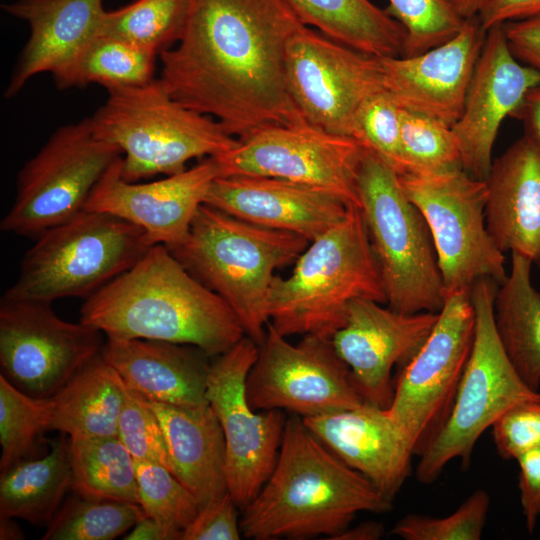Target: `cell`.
<instances>
[{"instance_id":"4dcf8cb0","label":"cell","mask_w":540,"mask_h":540,"mask_svg":"<svg viewBox=\"0 0 540 540\" xmlns=\"http://www.w3.org/2000/svg\"><path fill=\"white\" fill-rule=\"evenodd\" d=\"M61 436L48 454L23 460L0 477V515L48 524L72 490L69 440Z\"/></svg>"},{"instance_id":"f5cc1de1","label":"cell","mask_w":540,"mask_h":540,"mask_svg":"<svg viewBox=\"0 0 540 540\" xmlns=\"http://www.w3.org/2000/svg\"><path fill=\"white\" fill-rule=\"evenodd\" d=\"M461 15L467 19L477 15L482 0H456Z\"/></svg>"},{"instance_id":"ffe728a7","label":"cell","mask_w":540,"mask_h":540,"mask_svg":"<svg viewBox=\"0 0 540 540\" xmlns=\"http://www.w3.org/2000/svg\"><path fill=\"white\" fill-rule=\"evenodd\" d=\"M540 84V71L522 65L511 53L501 25L486 32L466 94L463 111L452 126L462 168L486 180L501 123L513 116L527 92Z\"/></svg>"},{"instance_id":"9c48e42d","label":"cell","mask_w":540,"mask_h":540,"mask_svg":"<svg viewBox=\"0 0 540 540\" xmlns=\"http://www.w3.org/2000/svg\"><path fill=\"white\" fill-rule=\"evenodd\" d=\"M498 286L491 279H480L470 289L475 310L472 348L450 413L419 456L416 478L421 483L434 482L454 459L468 466L487 428L511 407L540 398V392L521 379L499 340L493 317Z\"/></svg>"},{"instance_id":"484cf974","label":"cell","mask_w":540,"mask_h":540,"mask_svg":"<svg viewBox=\"0 0 540 540\" xmlns=\"http://www.w3.org/2000/svg\"><path fill=\"white\" fill-rule=\"evenodd\" d=\"M201 354L182 344L147 339L107 338L102 350L129 388L149 401L182 407L209 405L210 365Z\"/></svg>"},{"instance_id":"836d02e7","label":"cell","mask_w":540,"mask_h":540,"mask_svg":"<svg viewBox=\"0 0 540 540\" xmlns=\"http://www.w3.org/2000/svg\"><path fill=\"white\" fill-rule=\"evenodd\" d=\"M189 0H134L104 14L100 33L112 35L160 54L183 32Z\"/></svg>"},{"instance_id":"d4e9b609","label":"cell","mask_w":540,"mask_h":540,"mask_svg":"<svg viewBox=\"0 0 540 540\" xmlns=\"http://www.w3.org/2000/svg\"><path fill=\"white\" fill-rule=\"evenodd\" d=\"M9 15L25 21L30 36L5 89L18 94L34 76L53 74L100 33L103 0H17L3 4Z\"/></svg>"},{"instance_id":"ba28073f","label":"cell","mask_w":540,"mask_h":540,"mask_svg":"<svg viewBox=\"0 0 540 540\" xmlns=\"http://www.w3.org/2000/svg\"><path fill=\"white\" fill-rule=\"evenodd\" d=\"M357 189L388 307L402 313H438L446 292L433 241L398 173L363 148Z\"/></svg>"},{"instance_id":"44dd1931","label":"cell","mask_w":540,"mask_h":540,"mask_svg":"<svg viewBox=\"0 0 540 540\" xmlns=\"http://www.w3.org/2000/svg\"><path fill=\"white\" fill-rule=\"evenodd\" d=\"M486 32L477 16L467 18L449 41L412 57H377L383 90L397 105L453 126L466 94Z\"/></svg>"},{"instance_id":"ab89813d","label":"cell","mask_w":540,"mask_h":540,"mask_svg":"<svg viewBox=\"0 0 540 540\" xmlns=\"http://www.w3.org/2000/svg\"><path fill=\"white\" fill-rule=\"evenodd\" d=\"M489 508L490 496L478 489L450 515L408 514L397 521L391 534L405 540H480Z\"/></svg>"},{"instance_id":"f546056e","label":"cell","mask_w":540,"mask_h":540,"mask_svg":"<svg viewBox=\"0 0 540 540\" xmlns=\"http://www.w3.org/2000/svg\"><path fill=\"white\" fill-rule=\"evenodd\" d=\"M305 26L375 57H403L404 27L370 0H286Z\"/></svg>"},{"instance_id":"f35d334b","label":"cell","mask_w":540,"mask_h":540,"mask_svg":"<svg viewBox=\"0 0 540 540\" xmlns=\"http://www.w3.org/2000/svg\"><path fill=\"white\" fill-rule=\"evenodd\" d=\"M385 11L406 31L403 57L444 44L458 34L465 18L456 0H388Z\"/></svg>"},{"instance_id":"8d00e7d4","label":"cell","mask_w":540,"mask_h":540,"mask_svg":"<svg viewBox=\"0 0 540 540\" xmlns=\"http://www.w3.org/2000/svg\"><path fill=\"white\" fill-rule=\"evenodd\" d=\"M401 154L403 174H432L462 168L460 148L452 127L403 109Z\"/></svg>"},{"instance_id":"ee69618b","label":"cell","mask_w":540,"mask_h":540,"mask_svg":"<svg viewBox=\"0 0 540 540\" xmlns=\"http://www.w3.org/2000/svg\"><path fill=\"white\" fill-rule=\"evenodd\" d=\"M236 507L226 493L221 498L201 507L193 521L184 529L181 540H238L240 521Z\"/></svg>"},{"instance_id":"7a4b0ae2","label":"cell","mask_w":540,"mask_h":540,"mask_svg":"<svg viewBox=\"0 0 540 540\" xmlns=\"http://www.w3.org/2000/svg\"><path fill=\"white\" fill-rule=\"evenodd\" d=\"M80 322L106 338L193 345L206 356L225 353L246 335L230 306L161 244L87 297Z\"/></svg>"},{"instance_id":"f1b7e54d","label":"cell","mask_w":540,"mask_h":540,"mask_svg":"<svg viewBox=\"0 0 540 540\" xmlns=\"http://www.w3.org/2000/svg\"><path fill=\"white\" fill-rule=\"evenodd\" d=\"M511 268L498 286L493 317L513 367L532 390L540 387V293L531 281L532 263L511 253Z\"/></svg>"},{"instance_id":"bcb514c9","label":"cell","mask_w":540,"mask_h":540,"mask_svg":"<svg viewBox=\"0 0 540 540\" xmlns=\"http://www.w3.org/2000/svg\"><path fill=\"white\" fill-rule=\"evenodd\" d=\"M502 28L513 56L540 71V16L506 22Z\"/></svg>"},{"instance_id":"3957f363","label":"cell","mask_w":540,"mask_h":540,"mask_svg":"<svg viewBox=\"0 0 540 540\" xmlns=\"http://www.w3.org/2000/svg\"><path fill=\"white\" fill-rule=\"evenodd\" d=\"M392 502L333 454L298 415L287 418L275 467L243 509L249 539H332L359 512L387 513Z\"/></svg>"},{"instance_id":"d590c367","label":"cell","mask_w":540,"mask_h":540,"mask_svg":"<svg viewBox=\"0 0 540 540\" xmlns=\"http://www.w3.org/2000/svg\"><path fill=\"white\" fill-rule=\"evenodd\" d=\"M53 399L30 396L0 374V472L28 459L40 435L50 431Z\"/></svg>"},{"instance_id":"ac0fdd59","label":"cell","mask_w":540,"mask_h":540,"mask_svg":"<svg viewBox=\"0 0 540 540\" xmlns=\"http://www.w3.org/2000/svg\"><path fill=\"white\" fill-rule=\"evenodd\" d=\"M437 319L438 313H402L368 299L349 304L331 342L365 402L384 409L390 406L393 367L404 366L417 353Z\"/></svg>"},{"instance_id":"8992f818","label":"cell","mask_w":540,"mask_h":540,"mask_svg":"<svg viewBox=\"0 0 540 540\" xmlns=\"http://www.w3.org/2000/svg\"><path fill=\"white\" fill-rule=\"evenodd\" d=\"M107 92L89 118L94 134L121 151V175L129 182L177 174L188 161L218 156L238 143L215 119L174 100L159 78Z\"/></svg>"},{"instance_id":"9a60e30c","label":"cell","mask_w":540,"mask_h":540,"mask_svg":"<svg viewBox=\"0 0 540 540\" xmlns=\"http://www.w3.org/2000/svg\"><path fill=\"white\" fill-rule=\"evenodd\" d=\"M103 335L61 319L51 303L1 298V374L30 396L51 398L102 353Z\"/></svg>"},{"instance_id":"e0dca14e","label":"cell","mask_w":540,"mask_h":540,"mask_svg":"<svg viewBox=\"0 0 540 540\" xmlns=\"http://www.w3.org/2000/svg\"><path fill=\"white\" fill-rule=\"evenodd\" d=\"M288 93L305 122L351 137L355 114L383 90L378 58L305 26L290 40L285 58Z\"/></svg>"},{"instance_id":"74e56055","label":"cell","mask_w":540,"mask_h":540,"mask_svg":"<svg viewBox=\"0 0 540 540\" xmlns=\"http://www.w3.org/2000/svg\"><path fill=\"white\" fill-rule=\"evenodd\" d=\"M140 505L147 517L176 534L196 517L200 506L194 495L165 466L135 460Z\"/></svg>"},{"instance_id":"cb8c5ba5","label":"cell","mask_w":540,"mask_h":540,"mask_svg":"<svg viewBox=\"0 0 540 540\" xmlns=\"http://www.w3.org/2000/svg\"><path fill=\"white\" fill-rule=\"evenodd\" d=\"M486 183L493 241L540 267V140L525 133L493 160Z\"/></svg>"},{"instance_id":"5b68a950","label":"cell","mask_w":540,"mask_h":540,"mask_svg":"<svg viewBox=\"0 0 540 540\" xmlns=\"http://www.w3.org/2000/svg\"><path fill=\"white\" fill-rule=\"evenodd\" d=\"M308 244L295 233L252 224L204 203L185 240L169 250L230 306L246 336L259 345L269 322L274 272L295 262Z\"/></svg>"},{"instance_id":"7c38bea8","label":"cell","mask_w":540,"mask_h":540,"mask_svg":"<svg viewBox=\"0 0 540 540\" xmlns=\"http://www.w3.org/2000/svg\"><path fill=\"white\" fill-rule=\"evenodd\" d=\"M470 290L447 295L417 353L402 367L386 409L420 456L445 423L474 338Z\"/></svg>"},{"instance_id":"c3c4849f","label":"cell","mask_w":540,"mask_h":540,"mask_svg":"<svg viewBox=\"0 0 540 540\" xmlns=\"http://www.w3.org/2000/svg\"><path fill=\"white\" fill-rule=\"evenodd\" d=\"M513 116L523 121L525 133L540 140V84L527 92Z\"/></svg>"},{"instance_id":"816d5d0a","label":"cell","mask_w":540,"mask_h":540,"mask_svg":"<svg viewBox=\"0 0 540 540\" xmlns=\"http://www.w3.org/2000/svg\"><path fill=\"white\" fill-rule=\"evenodd\" d=\"M24 533L13 520V517L0 515V539L19 540L24 539Z\"/></svg>"},{"instance_id":"f6af8a7d","label":"cell","mask_w":540,"mask_h":540,"mask_svg":"<svg viewBox=\"0 0 540 540\" xmlns=\"http://www.w3.org/2000/svg\"><path fill=\"white\" fill-rule=\"evenodd\" d=\"M516 461L521 507L527 530L532 533L540 515V447L526 451Z\"/></svg>"},{"instance_id":"8fae6325","label":"cell","mask_w":540,"mask_h":540,"mask_svg":"<svg viewBox=\"0 0 540 540\" xmlns=\"http://www.w3.org/2000/svg\"><path fill=\"white\" fill-rule=\"evenodd\" d=\"M121 156L119 148L94 134L89 117L59 127L19 171L1 230L36 238L75 217Z\"/></svg>"},{"instance_id":"30bf717a","label":"cell","mask_w":540,"mask_h":540,"mask_svg":"<svg viewBox=\"0 0 540 540\" xmlns=\"http://www.w3.org/2000/svg\"><path fill=\"white\" fill-rule=\"evenodd\" d=\"M407 198L429 229L447 295L470 290L480 279L500 285L507 277L505 256L486 224V180L463 168L432 174L399 175Z\"/></svg>"},{"instance_id":"6da1fadb","label":"cell","mask_w":540,"mask_h":540,"mask_svg":"<svg viewBox=\"0 0 540 540\" xmlns=\"http://www.w3.org/2000/svg\"><path fill=\"white\" fill-rule=\"evenodd\" d=\"M304 27L286 0H189L180 39L159 56V80L237 139L305 122L285 79L288 44Z\"/></svg>"},{"instance_id":"7402d4cb","label":"cell","mask_w":540,"mask_h":540,"mask_svg":"<svg viewBox=\"0 0 540 540\" xmlns=\"http://www.w3.org/2000/svg\"><path fill=\"white\" fill-rule=\"evenodd\" d=\"M302 420L333 454L393 501L410 474L415 454L408 437L386 409L363 402Z\"/></svg>"},{"instance_id":"d6a6232c","label":"cell","mask_w":540,"mask_h":540,"mask_svg":"<svg viewBox=\"0 0 540 540\" xmlns=\"http://www.w3.org/2000/svg\"><path fill=\"white\" fill-rule=\"evenodd\" d=\"M69 461L74 493L140 505L135 459L117 436L69 439Z\"/></svg>"},{"instance_id":"52a82bcc","label":"cell","mask_w":540,"mask_h":540,"mask_svg":"<svg viewBox=\"0 0 540 540\" xmlns=\"http://www.w3.org/2000/svg\"><path fill=\"white\" fill-rule=\"evenodd\" d=\"M153 246L140 227L84 210L38 237L2 298L51 303L89 297L131 268Z\"/></svg>"},{"instance_id":"1f68e13d","label":"cell","mask_w":540,"mask_h":540,"mask_svg":"<svg viewBox=\"0 0 540 540\" xmlns=\"http://www.w3.org/2000/svg\"><path fill=\"white\" fill-rule=\"evenodd\" d=\"M158 57L134 43L99 33L52 75L62 90L90 84L106 90L141 86L155 79Z\"/></svg>"},{"instance_id":"b9f144b4","label":"cell","mask_w":540,"mask_h":540,"mask_svg":"<svg viewBox=\"0 0 540 540\" xmlns=\"http://www.w3.org/2000/svg\"><path fill=\"white\" fill-rule=\"evenodd\" d=\"M117 437L135 460L156 462L171 471L164 433L154 409L126 384Z\"/></svg>"},{"instance_id":"681fc988","label":"cell","mask_w":540,"mask_h":540,"mask_svg":"<svg viewBox=\"0 0 540 540\" xmlns=\"http://www.w3.org/2000/svg\"><path fill=\"white\" fill-rule=\"evenodd\" d=\"M125 540H178L176 534L150 517L138 521L125 536Z\"/></svg>"},{"instance_id":"5bb4252c","label":"cell","mask_w":540,"mask_h":540,"mask_svg":"<svg viewBox=\"0 0 540 540\" xmlns=\"http://www.w3.org/2000/svg\"><path fill=\"white\" fill-rule=\"evenodd\" d=\"M246 380L254 410H288L301 418L353 408L365 402L331 337L304 335L292 344L270 322Z\"/></svg>"},{"instance_id":"7bdbcfd3","label":"cell","mask_w":540,"mask_h":540,"mask_svg":"<svg viewBox=\"0 0 540 540\" xmlns=\"http://www.w3.org/2000/svg\"><path fill=\"white\" fill-rule=\"evenodd\" d=\"M493 441L503 459H515L540 447V398L519 403L492 425Z\"/></svg>"},{"instance_id":"f907efd6","label":"cell","mask_w":540,"mask_h":540,"mask_svg":"<svg viewBox=\"0 0 540 540\" xmlns=\"http://www.w3.org/2000/svg\"><path fill=\"white\" fill-rule=\"evenodd\" d=\"M384 535V526L378 522H364L355 527H347L331 540H378Z\"/></svg>"},{"instance_id":"60d3db41","label":"cell","mask_w":540,"mask_h":540,"mask_svg":"<svg viewBox=\"0 0 540 540\" xmlns=\"http://www.w3.org/2000/svg\"><path fill=\"white\" fill-rule=\"evenodd\" d=\"M401 112L384 90L369 96L357 110L351 138L394 169L404 173L401 154Z\"/></svg>"},{"instance_id":"2e32d148","label":"cell","mask_w":540,"mask_h":540,"mask_svg":"<svg viewBox=\"0 0 540 540\" xmlns=\"http://www.w3.org/2000/svg\"><path fill=\"white\" fill-rule=\"evenodd\" d=\"M258 344L244 336L210 365L207 399L226 445L228 492L244 509L271 475L287 421L282 410L256 413L246 396L247 376Z\"/></svg>"},{"instance_id":"7dc6e473","label":"cell","mask_w":540,"mask_h":540,"mask_svg":"<svg viewBox=\"0 0 540 540\" xmlns=\"http://www.w3.org/2000/svg\"><path fill=\"white\" fill-rule=\"evenodd\" d=\"M476 16L487 32L495 25L540 16V0H482Z\"/></svg>"},{"instance_id":"277c9868","label":"cell","mask_w":540,"mask_h":540,"mask_svg":"<svg viewBox=\"0 0 540 540\" xmlns=\"http://www.w3.org/2000/svg\"><path fill=\"white\" fill-rule=\"evenodd\" d=\"M357 299L387 303L362 212L350 206L339 223L309 242L288 277H274L267 316L285 337H331Z\"/></svg>"},{"instance_id":"4fadbf2b","label":"cell","mask_w":540,"mask_h":540,"mask_svg":"<svg viewBox=\"0 0 540 540\" xmlns=\"http://www.w3.org/2000/svg\"><path fill=\"white\" fill-rule=\"evenodd\" d=\"M362 154L363 147L353 138L301 122L258 129L215 159L220 176L282 179L360 208L357 176Z\"/></svg>"},{"instance_id":"e575fe53","label":"cell","mask_w":540,"mask_h":540,"mask_svg":"<svg viewBox=\"0 0 540 540\" xmlns=\"http://www.w3.org/2000/svg\"><path fill=\"white\" fill-rule=\"evenodd\" d=\"M141 505L90 500L74 493L47 524L43 540H111L145 518Z\"/></svg>"},{"instance_id":"4316f807","label":"cell","mask_w":540,"mask_h":540,"mask_svg":"<svg viewBox=\"0 0 540 540\" xmlns=\"http://www.w3.org/2000/svg\"><path fill=\"white\" fill-rule=\"evenodd\" d=\"M149 402L164 433L171 472L200 508L228 493L224 434L210 405Z\"/></svg>"},{"instance_id":"603a6c76","label":"cell","mask_w":540,"mask_h":540,"mask_svg":"<svg viewBox=\"0 0 540 540\" xmlns=\"http://www.w3.org/2000/svg\"><path fill=\"white\" fill-rule=\"evenodd\" d=\"M205 204L252 224L295 233L309 242L339 223L350 207L326 192L260 176L216 178Z\"/></svg>"},{"instance_id":"d6986e66","label":"cell","mask_w":540,"mask_h":540,"mask_svg":"<svg viewBox=\"0 0 540 540\" xmlns=\"http://www.w3.org/2000/svg\"><path fill=\"white\" fill-rule=\"evenodd\" d=\"M122 156L94 187L85 210L105 212L144 230L152 245L181 244L213 181L220 177L215 157L163 179L137 183L121 175Z\"/></svg>"},{"instance_id":"83f0119b","label":"cell","mask_w":540,"mask_h":540,"mask_svg":"<svg viewBox=\"0 0 540 540\" xmlns=\"http://www.w3.org/2000/svg\"><path fill=\"white\" fill-rule=\"evenodd\" d=\"M125 382L102 353L52 397L50 430L69 439L117 436Z\"/></svg>"}]
</instances>
